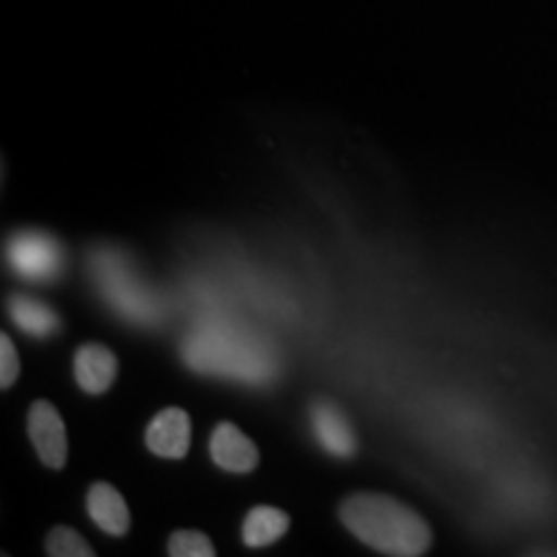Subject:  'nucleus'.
Masks as SVG:
<instances>
[{
  "label": "nucleus",
  "instance_id": "obj_6",
  "mask_svg": "<svg viewBox=\"0 0 557 557\" xmlns=\"http://www.w3.org/2000/svg\"><path fill=\"white\" fill-rule=\"evenodd\" d=\"M145 442L152 455L165 459L186 457L191 444V418L181 408H165L152 418Z\"/></svg>",
  "mask_w": 557,
  "mask_h": 557
},
{
  "label": "nucleus",
  "instance_id": "obj_14",
  "mask_svg": "<svg viewBox=\"0 0 557 557\" xmlns=\"http://www.w3.org/2000/svg\"><path fill=\"white\" fill-rule=\"evenodd\" d=\"M169 553L173 557H212L214 545L207 534L191 532V529H181L169 542Z\"/></svg>",
  "mask_w": 557,
  "mask_h": 557
},
{
  "label": "nucleus",
  "instance_id": "obj_3",
  "mask_svg": "<svg viewBox=\"0 0 557 557\" xmlns=\"http://www.w3.org/2000/svg\"><path fill=\"white\" fill-rule=\"evenodd\" d=\"M90 274L101 295L120 315L137 325H156L165 315V302L137 276L127 256L116 248L90 250Z\"/></svg>",
  "mask_w": 557,
  "mask_h": 557
},
{
  "label": "nucleus",
  "instance_id": "obj_2",
  "mask_svg": "<svg viewBox=\"0 0 557 557\" xmlns=\"http://www.w3.org/2000/svg\"><path fill=\"white\" fill-rule=\"evenodd\" d=\"M341 519L357 540L382 555L418 557L431 545V529L413 508L380 493H359L341 504Z\"/></svg>",
  "mask_w": 557,
  "mask_h": 557
},
{
  "label": "nucleus",
  "instance_id": "obj_9",
  "mask_svg": "<svg viewBox=\"0 0 557 557\" xmlns=\"http://www.w3.org/2000/svg\"><path fill=\"white\" fill-rule=\"evenodd\" d=\"M75 380L88 395H101L114 385L116 380V357L101 344H83L73 359Z\"/></svg>",
  "mask_w": 557,
  "mask_h": 557
},
{
  "label": "nucleus",
  "instance_id": "obj_8",
  "mask_svg": "<svg viewBox=\"0 0 557 557\" xmlns=\"http://www.w3.org/2000/svg\"><path fill=\"white\" fill-rule=\"evenodd\" d=\"M214 465L227 472H250L259 465V447H256L235 423H218L212 442H209Z\"/></svg>",
  "mask_w": 557,
  "mask_h": 557
},
{
  "label": "nucleus",
  "instance_id": "obj_1",
  "mask_svg": "<svg viewBox=\"0 0 557 557\" xmlns=\"http://www.w3.org/2000/svg\"><path fill=\"white\" fill-rule=\"evenodd\" d=\"M181 357L194 372L238 380L246 385H269L278 374L274 346L227 318L201 320L184 338Z\"/></svg>",
  "mask_w": 557,
  "mask_h": 557
},
{
  "label": "nucleus",
  "instance_id": "obj_13",
  "mask_svg": "<svg viewBox=\"0 0 557 557\" xmlns=\"http://www.w3.org/2000/svg\"><path fill=\"white\" fill-rule=\"evenodd\" d=\"M47 555L54 557H90L94 547L81 537L78 532H73L70 527H54L52 534L47 537Z\"/></svg>",
  "mask_w": 557,
  "mask_h": 557
},
{
  "label": "nucleus",
  "instance_id": "obj_15",
  "mask_svg": "<svg viewBox=\"0 0 557 557\" xmlns=\"http://www.w3.org/2000/svg\"><path fill=\"white\" fill-rule=\"evenodd\" d=\"M18 377V354L16 348H13L11 338L0 336V387L9 389L13 382Z\"/></svg>",
  "mask_w": 557,
  "mask_h": 557
},
{
  "label": "nucleus",
  "instance_id": "obj_10",
  "mask_svg": "<svg viewBox=\"0 0 557 557\" xmlns=\"http://www.w3.org/2000/svg\"><path fill=\"white\" fill-rule=\"evenodd\" d=\"M88 517L96 527H101L107 534L122 537L129 529V508L124 504L122 493L109 483H96L88 491Z\"/></svg>",
  "mask_w": 557,
  "mask_h": 557
},
{
  "label": "nucleus",
  "instance_id": "obj_4",
  "mask_svg": "<svg viewBox=\"0 0 557 557\" xmlns=\"http://www.w3.org/2000/svg\"><path fill=\"white\" fill-rule=\"evenodd\" d=\"M65 253L52 235L18 233L9 240V267L29 282H52L60 276Z\"/></svg>",
  "mask_w": 557,
  "mask_h": 557
},
{
  "label": "nucleus",
  "instance_id": "obj_11",
  "mask_svg": "<svg viewBox=\"0 0 557 557\" xmlns=\"http://www.w3.org/2000/svg\"><path fill=\"white\" fill-rule=\"evenodd\" d=\"M11 320L34 338H50L60 331V318L52 308L34 297H13L9 302Z\"/></svg>",
  "mask_w": 557,
  "mask_h": 557
},
{
  "label": "nucleus",
  "instance_id": "obj_5",
  "mask_svg": "<svg viewBox=\"0 0 557 557\" xmlns=\"http://www.w3.org/2000/svg\"><path fill=\"white\" fill-rule=\"evenodd\" d=\"M29 436L34 449L47 468L60 470L67 462V434L58 408L47 400H37L29 410Z\"/></svg>",
  "mask_w": 557,
  "mask_h": 557
},
{
  "label": "nucleus",
  "instance_id": "obj_12",
  "mask_svg": "<svg viewBox=\"0 0 557 557\" xmlns=\"http://www.w3.org/2000/svg\"><path fill=\"white\" fill-rule=\"evenodd\" d=\"M289 529V517L274 506L250 508L246 521H243V542L248 547L274 545L278 537Z\"/></svg>",
  "mask_w": 557,
  "mask_h": 557
},
{
  "label": "nucleus",
  "instance_id": "obj_7",
  "mask_svg": "<svg viewBox=\"0 0 557 557\" xmlns=\"http://www.w3.org/2000/svg\"><path fill=\"white\" fill-rule=\"evenodd\" d=\"M312 421V434H315L318 444L329 455L348 459L357 455V434H354L351 423L346 421V416L333 406L329 400H320L310 410Z\"/></svg>",
  "mask_w": 557,
  "mask_h": 557
}]
</instances>
